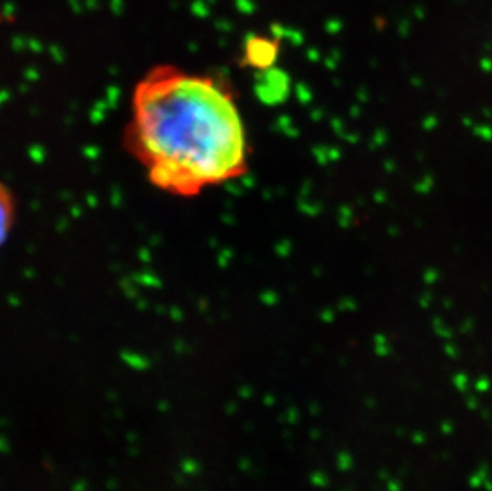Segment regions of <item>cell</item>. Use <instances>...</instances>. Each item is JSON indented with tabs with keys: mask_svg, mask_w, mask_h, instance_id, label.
<instances>
[{
	"mask_svg": "<svg viewBox=\"0 0 492 491\" xmlns=\"http://www.w3.org/2000/svg\"><path fill=\"white\" fill-rule=\"evenodd\" d=\"M18 217V200L5 182H0V247L10 238Z\"/></svg>",
	"mask_w": 492,
	"mask_h": 491,
	"instance_id": "2",
	"label": "cell"
},
{
	"mask_svg": "<svg viewBox=\"0 0 492 491\" xmlns=\"http://www.w3.org/2000/svg\"><path fill=\"white\" fill-rule=\"evenodd\" d=\"M123 144L155 189L191 198L242 177L245 126L218 80L175 66L150 69L132 89Z\"/></svg>",
	"mask_w": 492,
	"mask_h": 491,
	"instance_id": "1",
	"label": "cell"
}]
</instances>
